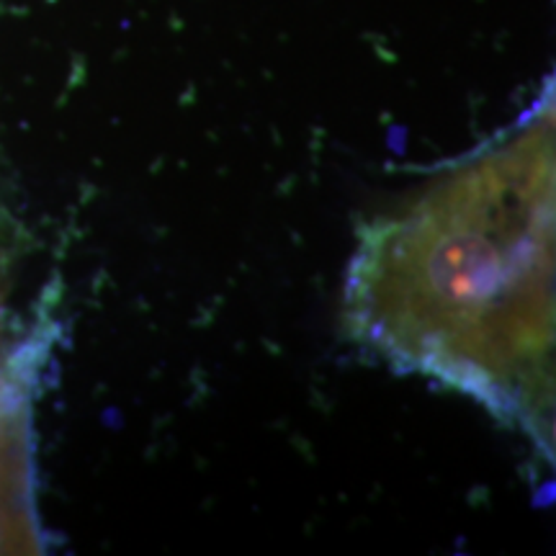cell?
Masks as SVG:
<instances>
[{"label": "cell", "instance_id": "obj_1", "mask_svg": "<svg viewBox=\"0 0 556 556\" xmlns=\"http://www.w3.org/2000/svg\"><path fill=\"white\" fill-rule=\"evenodd\" d=\"M479 184H482V204H479V217L475 219L464 214L462 197L456 193V206L462 217L454 219L448 214L443 199L430 201L426 206V222L417 219V225L409 229L422 238L417 242L409 232H400L413 242L405 240V248L420 253L426 261L422 268H407L402 276L405 281H413L402 299L413 304L422 319H415L409 330L426 338H458L454 351L448 358V374L454 371L456 358H462L464 332L467 323L471 325V343L477 340V358H482V323L490 317L500 304V291L507 289V276H518V263L528 261L520 253V238L513 242L510 238L495 240L492 238V219L486 217V206H490V165L479 170Z\"/></svg>", "mask_w": 556, "mask_h": 556}]
</instances>
